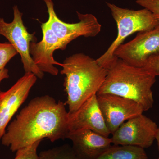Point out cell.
I'll return each mask as SVG.
<instances>
[{"instance_id":"obj_12","label":"cell","mask_w":159,"mask_h":159,"mask_svg":"<svg viewBox=\"0 0 159 159\" xmlns=\"http://www.w3.org/2000/svg\"><path fill=\"white\" fill-rule=\"evenodd\" d=\"M69 130L88 129L109 137L111 134L107 128L97 101V94H94L76 111L68 113Z\"/></svg>"},{"instance_id":"obj_14","label":"cell","mask_w":159,"mask_h":159,"mask_svg":"<svg viewBox=\"0 0 159 159\" xmlns=\"http://www.w3.org/2000/svg\"><path fill=\"white\" fill-rule=\"evenodd\" d=\"M97 159H148V157L141 147L112 144Z\"/></svg>"},{"instance_id":"obj_7","label":"cell","mask_w":159,"mask_h":159,"mask_svg":"<svg viewBox=\"0 0 159 159\" xmlns=\"http://www.w3.org/2000/svg\"><path fill=\"white\" fill-rule=\"evenodd\" d=\"M159 54V25L151 30L139 32L133 39L122 44L114 55L129 65L144 68L150 58Z\"/></svg>"},{"instance_id":"obj_16","label":"cell","mask_w":159,"mask_h":159,"mask_svg":"<svg viewBox=\"0 0 159 159\" xmlns=\"http://www.w3.org/2000/svg\"><path fill=\"white\" fill-rule=\"evenodd\" d=\"M17 54L10 43H0V70L5 68L8 63Z\"/></svg>"},{"instance_id":"obj_4","label":"cell","mask_w":159,"mask_h":159,"mask_svg":"<svg viewBox=\"0 0 159 159\" xmlns=\"http://www.w3.org/2000/svg\"><path fill=\"white\" fill-rule=\"evenodd\" d=\"M106 3L116 23L118 34L105 53L96 60L99 65L108 70L118 59L114 55L115 51L128 36L135 32L153 29L159 25V20L145 8L131 10L120 8L112 3Z\"/></svg>"},{"instance_id":"obj_20","label":"cell","mask_w":159,"mask_h":159,"mask_svg":"<svg viewBox=\"0 0 159 159\" xmlns=\"http://www.w3.org/2000/svg\"><path fill=\"white\" fill-rule=\"evenodd\" d=\"M9 77V70L8 69L5 68L2 70H0V84L3 80L7 79ZM1 92V89H0V92Z\"/></svg>"},{"instance_id":"obj_5","label":"cell","mask_w":159,"mask_h":159,"mask_svg":"<svg viewBox=\"0 0 159 159\" xmlns=\"http://www.w3.org/2000/svg\"><path fill=\"white\" fill-rule=\"evenodd\" d=\"M13 19L10 23L5 21L0 17V35L4 36L14 47L20 54L25 73H32L40 79H42L44 73L35 65L29 52L31 42H36L35 33L30 34L24 25L23 13L17 6L13 7Z\"/></svg>"},{"instance_id":"obj_13","label":"cell","mask_w":159,"mask_h":159,"mask_svg":"<svg viewBox=\"0 0 159 159\" xmlns=\"http://www.w3.org/2000/svg\"><path fill=\"white\" fill-rule=\"evenodd\" d=\"M66 139L80 159H97L112 145L111 138L88 129L70 131Z\"/></svg>"},{"instance_id":"obj_17","label":"cell","mask_w":159,"mask_h":159,"mask_svg":"<svg viewBox=\"0 0 159 159\" xmlns=\"http://www.w3.org/2000/svg\"><path fill=\"white\" fill-rule=\"evenodd\" d=\"M41 141H37L27 147L17 150L14 159H38L37 148Z\"/></svg>"},{"instance_id":"obj_6","label":"cell","mask_w":159,"mask_h":159,"mask_svg":"<svg viewBox=\"0 0 159 159\" xmlns=\"http://www.w3.org/2000/svg\"><path fill=\"white\" fill-rule=\"evenodd\" d=\"M49 15L48 22L55 35L60 39L66 49L69 43L80 36L93 37L101 31V25L92 14H82L77 11L78 23L65 22L57 16L52 0H44Z\"/></svg>"},{"instance_id":"obj_15","label":"cell","mask_w":159,"mask_h":159,"mask_svg":"<svg viewBox=\"0 0 159 159\" xmlns=\"http://www.w3.org/2000/svg\"><path fill=\"white\" fill-rule=\"evenodd\" d=\"M38 159H80L69 144H64L41 152Z\"/></svg>"},{"instance_id":"obj_1","label":"cell","mask_w":159,"mask_h":159,"mask_svg":"<svg viewBox=\"0 0 159 159\" xmlns=\"http://www.w3.org/2000/svg\"><path fill=\"white\" fill-rule=\"evenodd\" d=\"M66 104L49 95L33 98L8 125L2 143L16 152L44 139H66L68 112Z\"/></svg>"},{"instance_id":"obj_22","label":"cell","mask_w":159,"mask_h":159,"mask_svg":"<svg viewBox=\"0 0 159 159\" xmlns=\"http://www.w3.org/2000/svg\"><path fill=\"white\" fill-rule=\"evenodd\" d=\"M157 159H159V157Z\"/></svg>"},{"instance_id":"obj_3","label":"cell","mask_w":159,"mask_h":159,"mask_svg":"<svg viewBox=\"0 0 159 159\" xmlns=\"http://www.w3.org/2000/svg\"><path fill=\"white\" fill-rule=\"evenodd\" d=\"M156 76L144 68L127 64L118 58L107 70V74L97 95L110 94L133 100L142 107L144 111L152 107V88Z\"/></svg>"},{"instance_id":"obj_2","label":"cell","mask_w":159,"mask_h":159,"mask_svg":"<svg viewBox=\"0 0 159 159\" xmlns=\"http://www.w3.org/2000/svg\"><path fill=\"white\" fill-rule=\"evenodd\" d=\"M61 66V74L65 76L64 86L67 94L65 104L69 114L76 111L94 94H97L105 80L107 70L97 60L83 53L67 57Z\"/></svg>"},{"instance_id":"obj_9","label":"cell","mask_w":159,"mask_h":159,"mask_svg":"<svg viewBox=\"0 0 159 159\" xmlns=\"http://www.w3.org/2000/svg\"><path fill=\"white\" fill-rule=\"evenodd\" d=\"M97 101L111 134L124 122L143 114L140 104L131 99L110 94L97 95Z\"/></svg>"},{"instance_id":"obj_8","label":"cell","mask_w":159,"mask_h":159,"mask_svg":"<svg viewBox=\"0 0 159 159\" xmlns=\"http://www.w3.org/2000/svg\"><path fill=\"white\" fill-rule=\"evenodd\" d=\"M158 126L153 121L143 114L124 122L111 138L115 145H132L148 148L156 139Z\"/></svg>"},{"instance_id":"obj_19","label":"cell","mask_w":159,"mask_h":159,"mask_svg":"<svg viewBox=\"0 0 159 159\" xmlns=\"http://www.w3.org/2000/svg\"><path fill=\"white\" fill-rule=\"evenodd\" d=\"M144 68L153 74L156 77L159 76V54L150 58L144 67Z\"/></svg>"},{"instance_id":"obj_10","label":"cell","mask_w":159,"mask_h":159,"mask_svg":"<svg viewBox=\"0 0 159 159\" xmlns=\"http://www.w3.org/2000/svg\"><path fill=\"white\" fill-rule=\"evenodd\" d=\"M37 80L32 73H25L8 90L0 92V139L11 118L29 97Z\"/></svg>"},{"instance_id":"obj_18","label":"cell","mask_w":159,"mask_h":159,"mask_svg":"<svg viewBox=\"0 0 159 159\" xmlns=\"http://www.w3.org/2000/svg\"><path fill=\"white\" fill-rule=\"evenodd\" d=\"M136 3L151 11L159 20V0H136Z\"/></svg>"},{"instance_id":"obj_11","label":"cell","mask_w":159,"mask_h":159,"mask_svg":"<svg viewBox=\"0 0 159 159\" xmlns=\"http://www.w3.org/2000/svg\"><path fill=\"white\" fill-rule=\"evenodd\" d=\"M41 29L43 39L39 43L31 42L29 52L33 61L43 73L56 76L58 70L54 65H61L54 59L53 54L55 50H65L62 43L55 35L48 22L42 23Z\"/></svg>"},{"instance_id":"obj_21","label":"cell","mask_w":159,"mask_h":159,"mask_svg":"<svg viewBox=\"0 0 159 159\" xmlns=\"http://www.w3.org/2000/svg\"><path fill=\"white\" fill-rule=\"evenodd\" d=\"M155 140H157V143L158 148V150L159 151V126H158L157 130Z\"/></svg>"}]
</instances>
